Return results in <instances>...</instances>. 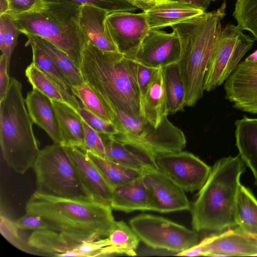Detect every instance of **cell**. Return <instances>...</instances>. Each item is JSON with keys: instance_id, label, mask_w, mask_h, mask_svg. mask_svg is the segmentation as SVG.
<instances>
[{"instance_id": "cell-1", "label": "cell", "mask_w": 257, "mask_h": 257, "mask_svg": "<svg viewBox=\"0 0 257 257\" xmlns=\"http://www.w3.org/2000/svg\"><path fill=\"white\" fill-rule=\"evenodd\" d=\"M110 206L88 198L63 197L36 190L28 200L26 213L37 214L48 229L80 240L107 237L115 222Z\"/></svg>"}, {"instance_id": "cell-2", "label": "cell", "mask_w": 257, "mask_h": 257, "mask_svg": "<svg viewBox=\"0 0 257 257\" xmlns=\"http://www.w3.org/2000/svg\"><path fill=\"white\" fill-rule=\"evenodd\" d=\"M79 69L85 82L114 111L142 116L132 59L118 52L102 51L88 41L82 50Z\"/></svg>"}, {"instance_id": "cell-3", "label": "cell", "mask_w": 257, "mask_h": 257, "mask_svg": "<svg viewBox=\"0 0 257 257\" xmlns=\"http://www.w3.org/2000/svg\"><path fill=\"white\" fill-rule=\"evenodd\" d=\"M245 168L239 155L215 162L191 208L193 230L220 232L236 226V202Z\"/></svg>"}, {"instance_id": "cell-4", "label": "cell", "mask_w": 257, "mask_h": 257, "mask_svg": "<svg viewBox=\"0 0 257 257\" xmlns=\"http://www.w3.org/2000/svg\"><path fill=\"white\" fill-rule=\"evenodd\" d=\"M226 6L224 1L216 11L171 27L181 44L179 64L185 89V106H193L203 96L206 72L222 29Z\"/></svg>"}, {"instance_id": "cell-5", "label": "cell", "mask_w": 257, "mask_h": 257, "mask_svg": "<svg viewBox=\"0 0 257 257\" xmlns=\"http://www.w3.org/2000/svg\"><path fill=\"white\" fill-rule=\"evenodd\" d=\"M80 7L70 2L43 0L28 12L8 15L22 34L49 41L79 68L82 50L88 41L79 25Z\"/></svg>"}, {"instance_id": "cell-6", "label": "cell", "mask_w": 257, "mask_h": 257, "mask_svg": "<svg viewBox=\"0 0 257 257\" xmlns=\"http://www.w3.org/2000/svg\"><path fill=\"white\" fill-rule=\"evenodd\" d=\"M22 90L21 83L10 78L8 91L0 101V144L7 165L24 174L33 168L40 150Z\"/></svg>"}, {"instance_id": "cell-7", "label": "cell", "mask_w": 257, "mask_h": 257, "mask_svg": "<svg viewBox=\"0 0 257 257\" xmlns=\"http://www.w3.org/2000/svg\"><path fill=\"white\" fill-rule=\"evenodd\" d=\"M114 124L118 133L110 136L123 144L136 147L153 158L160 154L182 151L186 140L184 133L165 116L157 127L142 116H134L119 110Z\"/></svg>"}, {"instance_id": "cell-8", "label": "cell", "mask_w": 257, "mask_h": 257, "mask_svg": "<svg viewBox=\"0 0 257 257\" xmlns=\"http://www.w3.org/2000/svg\"><path fill=\"white\" fill-rule=\"evenodd\" d=\"M33 168L37 191L59 197L88 198L63 146L53 143L40 150Z\"/></svg>"}, {"instance_id": "cell-9", "label": "cell", "mask_w": 257, "mask_h": 257, "mask_svg": "<svg viewBox=\"0 0 257 257\" xmlns=\"http://www.w3.org/2000/svg\"><path fill=\"white\" fill-rule=\"evenodd\" d=\"M254 40L237 26L222 28L212 54L204 81V90L210 91L222 84L250 49Z\"/></svg>"}, {"instance_id": "cell-10", "label": "cell", "mask_w": 257, "mask_h": 257, "mask_svg": "<svg viewBox=\"0 0 257 257\" xmlns=\"http://www.w3.org/2000/svg\"><path fill=\"white\" fill-rule=\"evenodd\" d=\"M129 223L140 240L155 249L178 253L198 243L197 231L161 216L141 214Z\"/></svg>"}, {"instance_id": "cell-11", "label": "cell", "mask_w": 257, "mask_h": 257, "mask_svg": "<svg viewBox=\"0 0 257 257\" xmlns=\"http://www.w3.org/2000/svg\"><path fill=\"white\" fill-rule=\"evenodd\" d=\"M156 162L161 171L187 192L199 190L211 169L198 157L182 150L160 154Z\"/></svg>"}, {"instance_id": "cell-12", "label": "cell", "mask_w": 257, "mask_h": 257, "mask_svg": "<svg viewBox=\"0 0 257 257\" xmlns=\"http://www.w3.org/2000/svg\"><path fill=\"white\" fill-rule=\"evenodd\" d=\"M105 27L119 53L132 58L150 30L144 12L109 13Z\"/></svg>"}, {"instance_id": "cell-13", "label": "cell", "mask_w": 257, "mask_h": 257, "mask_svg": "<svg viewBox=\"0 0 257 257\" xmlns=\"http://www.w3.org/2000/svg\"><path fill=\"white\" fill-rule=\"evenodd\" d=\"M141 178L149 194L151 211L169 213L190 209L185 191L159 169L147 168Z\"/></svg>"}, {"instance_id": "cell-14", "label": "cell", "mask_w": 257, "mask_h": 257, "mask_svg": "<svg viewBox=\"0 0 257 257\" xmlns=\"http://www.w3.org/2000/svg\"><path fill=\"white\" fill-rule=\"evenodd\" d=\"M181 47L176 31L150 30L132 59L145 66L160 68L178 63Z\"/></svg>"}, {"instance_id": "cell-15", "label": "cell", "mask_w": 257, "mask_h": 257, "mask_svg": "<svg viewBox=\"0 0 257 257\" xmlns=\"http://www.w3.org/2000/svg\"><path fill=\"white\" fill-rule=\"evenodd\" d=\"M27 241L40 255L91 257L95 250L92 240H80L50 229L33 231Z\"/></svg>"}, {"instance_id": "cell-16", "label": "cell", "mask_w": 257, "mask_h": 257, "mask_svg": "<svg viewBox=\"0 0 257 257\" xmlns=\"http://www.w3.org/2000/svg\"><path fill=\"white\" fill-rule=\"evenodd\" d=\"M78 175L82 189L90 200L110 206L112 189L93 164L86 152L63 146Z\"/></svg>"}, {"instance_id": "cell-17", "label": "cell", "mask_w": 257, "mask_h": 257, "mask_svg": "<svg viewBox=\"0 0 257 257\" xmlns=\"http://www.w3.org/2000/svg\"><path fill=\"white\" fill-rule=\"evenodd\" d=\"M225 98L233 107L257 113V68L240 62L224 83Z\"/></svg>"}, {"instance_id": "cell-18", "label": "cell", "mask_w": 257, "mask_h": 257, "mask_svg": "<svg viewBox=\"0 0 257 257\" xmlns=\"http://www.w3.org/2000/svg\"><path fill=\"white\" fill-rule=\"evenodd\" d=\"M236 227L203 238L200 242L204 256H257V243L253 237Z\"/></svg>"}, {"instance_id": "cell-19", "label": "cell", "mask_w": 257, "mask_h": 257, "mask_svg": "<svg viewBox=\"0 0 257 257\" xmlns=\"http://www.w3.org/2000/svg\"><path fill=\"white\" fill-rule=\"evenodd\" d=\"M144 12L150 30H160L200 16L205 11L185 3L160 0Z\"/></svg>"}, {"instance_id": "cell-20", "label": "cell", "mask_w": 257, "mask_h": 257, "mask_svg": "<svg viewBox=\"0 0 257 257\" xmlns=\"http://www.w3.org/2000/svg\"><path fill=\"white\" fill-rule=\"evenodd\" d=\"M25 103L32 121L46 132L53 143L64 146V140L51 99L33 89L28 93Z\"/></svg>"}, {"instance_id": "cell-21", "label": "cell", "mask_w": 257, "mask_h": 257, "mask_svg": "<svg viewBox=\"0 0 257 257\" xmlns=\"http://www.w3.org/2000/svg\"><path fill=\"white\" fill-rule=\"evenodd\" d=\"M108 14L106 10L90 5L80 7L79 25L88 41L99 49L118 52L105 27Z\"/></svg>"}, {"instance_id": "cell-22", "label": "cell", "mask_w": 257, "mask_h": 257, "mask_svg": "<svg viewBox=\"0 0 257 257\" xmlns=\"http://www.w3.org/2000/svg\"><path fill=\"white\" fill-rule=\"evenodd\" d=\"M112 209L126 213L136 210H151L149 194L140 177L112 189Z\"/></svg>"}, {"instance_id": "cell-23", "label": "cell", "mask_w": 257, "mask_h": 257, "mask_svg": "<svg viewBox=\"0 0 257 257\" xmlns=\"http://www.w3.org/2000/svg\"><path fill=\"white\" fill-rule=\"evenodd\" d=\"M234 124L238 155L251 171L257 184V118L243 116Z\"/></svg>"}, {"instance_id": "cell-24", "label": "cell", "mask_w": 257, "mask_h": 257, "mask_svg": "<svg viewBox=\"0 0 257 257\" xmlns=\"http://www.w3.org/2000/svg\"><path fill=\"white\" fill-rule=\"evenodd\" d=\"M142 115L157 127L169 114L164 77L160 68L150 83L141 102Z\"/></svg>"}, {"instance_id": "cell-25", "label": "cell", "mask_w": 257, "mask_h": 257, "mask_svg": "<svg viewBox=\"0 0 257 257\" xmlns=\"http://www.w3.org/2000/svg\"><path fill=\"white\" fill-rule=\"evenodd\" d=\"M51 100L64 140V146L75 147L83 151L84 133L82 117L67 103Z\"/></svg>"}, {"instance_id": "cell-26", "label": "cell", "mask_w": 257, "mask_h": 257, "mask_svg": "<svg viewBox=\"0 0 257 257\" xmlns=\"http://www.w3.org/2000/svg\"><path fill=\"white\" fill-rule=\"evenodd\" d=\"M25 35L28 39L26 45L33 44L46 53L63 73L71 88L85 82L79 68L66 53L44 39L29 34Z\"/></svg>"}, {"instance_id": "cell-27", "label": "cell", "mask_w": 257, "mask_h": 257, "mask_svg": "<svg viewBox=\"0 0 257 257\" xmlns=\"http://www.w3.org/2000/svg\"><path fill=\"white\" fill-rule=\"evenodd\" d=\"M30 45L32 50V62L56 85L66 103L78 112L81 105L72 92L63 73L46 53L33 44Z\"/></svg>"}, {"instance_id": "cell-28", "label": "cell", "mask_w": 257, "mask_h": 257, "mask_svg": "<svg viewBox=\"0 0 257 257\" xmlns=\"http://www.w3.org/2000/svg\"><path fill=\"white\" fill-rule=\"evenodd\" d=\"M236 226L243 233L257 235V199L249 189L240 184L235 214Z\"/></svg>"}, {"instance_id": "cell-29", "label": "cell", "mask_w": 257, "mask_h": 257, "mask_svg": "<svg viewBox=\"0 0 257 257\" xmlns=\"http://www.w3.org/2000/svg\"><path fill=\"white\" fill-rule=\"evenodd\" d=\"M165 88L169 114L182 111L185 106V89L179 62L164 67Z\"/></svg>"}, {"instance_id": "cell-30", "label": "cell", "mask_w": 257, "mask_h": 257, "mask_svg": "<svg viewBox=\"0 0 257 257\" xmlns=\"http://www.w3.org/2000/svg\"><path fill=\"white\" fill-rule=\"evenodd\" d=\"M86 153L105 180L113 189L130 182L141 176V172L133 170L97 156L90 152Z\"/></svg>"}, {"instance_id": "cell-31", "label": "cell", "mask_w": 257, "mask_h": 257, "mask_svg": "<svg viewBox=\"0 0 257 257\" xmlns=\"http://www.w3.org/2000/svg\"><path fill=\"white\" fill-rule=\"evenodd\" d=\"M71 90L88 111L114 124L116 118L115 112L88 83L85 82L81 85L72 87Z\"/></svg>"}, {"instance_id": "cell-32", "label": "cell", "mask_w": 257, "mask_h": 257, "mask_svg": "<svg viewBox=\"0 0 257 257\" xmlns=\"http://www.w3.org/2000/svg\"><path fill=\"white\" fill-rule=\"evenodd\" d=\"M113 255H136L140 239L132 228L123 221H116L107 237Z\"/></svg>"}, {"instance_id": "cell-33", "label": "cell", "mask_w": 257, "mask_h": 257, "mask_svg": "<svg viewBox=\"0 0 257 257\" xmlns=\"http://www.w3.org/2000/svg\"><path fill=\"white\" fill-rule=\"evenodd\" d=\"M99 135L104 146L106 159L140 172L147 168L122 143L113 139L109 136Z\"/></svg>"}, {"instance_id": "cell-34", "label": "cell", "mask_w": 257, "mask_h": 257, "mask_svg": "<svg viewBox=\"0 0 257 257\" xmlns=\"http://www.w3.org/2000/svg\"><path fill=\"white\" fill-rule=\"evenodd\" d=\"M25 74L33 89L38 90L51 100L66 103L56 85L33 62L27 67Z\"/></svg>"}, {"instance_id": "cell-35", "label": "cell", "mask_w": 257, "mask_h": 257, "mask_svg": "<svg viewBox=\"0 0 257 257\" xmlns=\"http://www.w3.org/2000/svg\"><path fill=\"white\" fill-rule=\"evenodd\" d=\"M237 26L257 40V0H237L232 14Z\"/></svg>"}, {"instance_id": "cell-36", "label": "cell", "mask_w": 257, "mask_h": 257, "mask_svg": "<svg viewBox=\"0 0 257 257\" xmlns=\"http://www.w3.org/2000/svg\"><path fill=\"white\" fill-rule=\"evenodd\" d=\"M15 221L12 220L2 212L0 215V232L2 236L17 249L35 255H40L38 252L32 248L28 241L21 236Z\"/></svg>"}, {"instance_id": "cell-37", "label": "cell", "mask_w": 257, "mask_h": 257, "mask_svg": "<svg viewBox=\"0 0 257 257\" xmlns=\"http://www.w3.org/2000/svg\"><path fill=\"white\" fill-rule=\"evenodd\" d=\"M0 17L3 19L5 28L4 39L0 44V50L2 54L4 55L7 59L9 68L12 54L17 44L18 37L22 33L16 27L9 15L4 14L1 15Z\"/></svg>"}, {"instance_id": "cell-38", "label": "cell", "mask_w": 257, "mask_h": 257, "mask_svg": "<svg viewBox=\"0 0 257 257\" xmlns=\"http://www.w3.org/2000/svg\"><path fill=\"white\" fill-rule=\"evenodd\" d=\"M50 1H66L80 6L90 5L104 9L109 13L120 11L131 12L137 7L127 0H43Z\"/></svg>"}, {"instance_id": "cell-39", "label": "cell", "mask_w": 257, "mask_h": 257, "mask_svg": "<svg viewBox=\"0 0 257 257\" xmlns=\"http://www.w3.org/2000/svg\"><path fill=\"white\" fill-rule=\"evenodd\" d=\"M78 113L82 119L99 135L113 136L118 133L117 128L113 123L94 114L83 106H81Z\"/></svg>"}, {"instance_id": "cell-40", "label": "cell", "mask_w": 257, "mask_h": 257, "mask_svg": "<svg viewBox=\"0 0 257 257\" xmlns=\"http://www.w3.org/2000/svg\"><path fill=\"white\" fill-rule=\"evenodd\" d=\"M133 61L136 79L142 102L150 83L160 68L147 66L134 60Z\"/></svg>"}, {"instance_id": "cell-41", "label": "cell", "mask_w": 257, "mask_h": 257, "mask_svg": "<svg viewBox=\"0 0 257 257\" xmlns=\"http://www.w3.org/2000/svg\"><path fill=\"white\" fill-rule=\"evenodd\" d=\"M84 133L83 151H89L99 157L106 159L104 146L102 140L97 132L93 130L83 119Z\"/></svg>"}, {"instance_id": "cell-42", "label": "cell", "mask_w": 257, "mask_h": 257, "mask_svg": "<svg viewBox=\"0 0 257 257\" xmlns=\"http://www.w3.org/2000/svg\"><path fill=\"white\" fill-rule=\"evenodd\" d=\"M15 223L19 230L38 231L48 229L45 221L39 215L26 213L18 218Z\"/></svg>"}, {"instance_id": "cell-43", "label": "cell", "mask_w": 257, "mask_h": 257, "mask_svg": "<svg viewBox=\"0 0 257 257\" xmlns=\"http://www.w3.org/2000/svg\"><path fill=\"white\" fill-rule=\"evenodd\" d=\"M7 1L9 5V10L7 14H18L28 12L43 1V0Z\"/></svg>"}, {"instance_id": "cell-44", "label": "cell", "mask_w": 257, "mask_h": 257, "mask_svg": "<svg viewBox=\"0 0 257 257\" xmlns=\"http://www.w3.org/2000/svg\"><path fill=\"white\" fill-rule=\"evenodd\" d=\"M9 68L6 57L1 54L0 57V101L5 97L10 83Z\"/></svg>"}, {"instance_id": "cell-45", "label": "cell", "mask_w": 257, "mask_h": 257, "mask_svg": "<svg viewBox=\"0 0 257 257\" xmlns=\"http://www.w3.org/2000/svg\"><path fill=\"white\" fill-rule=\"evenodd\" d=\"M136 6L138 9L145 12L151 8L160 0H127Z\"/></svg>"}, {"instance_id": "cell-46", "label": "cell", "mask_w": 257, "mask_h": 257, "mask_svg": "<svg viewBox=\"0 0 257 257\" xmlns=\"http://www.w3.org/2000/svg\"><path fill=\"white\" fill-rule=\"evenodd\" d=\"M171 2H178L195 6L204 11H206L211 2L214 0H167Z\"/></svg>"}, {"instance_id": "cell-47", "label": "cell", "mask_w": 257, "mask_h": 257, "mask_svg": "<svg viewBox=\"0 0 257 257\" xmlns=\"http://www.w3.org/2000/svg\"><path fill=\"white\" fill-rule=\"evenodd\" d=\"M9 10V5L7 0H0V16L7 14Z\"/></svg>"}, {"instance_id": "cell-48", "label": "cell", "mask_w": 257, "mask_h": 257, "mask_svg": "<svg viewBox=\"0 0 257 257\" xmlns=\"http://www.w3.org/2000/svg\"><path fill=\"white\" fill-rule=\"evenodd\" d=\"M243 61L247 63L257 62V50L247 56Z\"/></svg>"}, {"instance_id": "cell-49", "label": "cell", "mask_w": 257, "mask_h": 257, "mask_svg": "<svg viewBox=\"0 0 257 257\" xmlns=\"http://www.w3.org/2000/svg\"><path fill=\"white\" fill-rule=\"evenodd\" d=\"M241 62L245 64V65H246L247 66H250V67H252L256 68H257V62H255V63H247V62H244L243 61H241Z\"/></svg>"}, {"instance_id": "cell-50", "label": "cell", "mask_w": 257, "mask_h": 257, "mask_svg": "<svg viewBox=\"0 0 257 257\" xmlns=\"http://www.w3.org/2000/svg\"><path fill=\"white\" fill-rule=\"evenodd\" d=\"M257 243V235H251Z\"/></svg>"}]
</instances>
